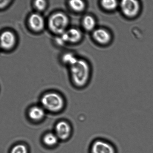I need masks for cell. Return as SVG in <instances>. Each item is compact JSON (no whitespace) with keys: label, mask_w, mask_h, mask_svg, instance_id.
<instances>
[{"label":"cell","mask_w":153,"mask_h":153,"mask_svg":"<svg viewBox=\"0 0 153 153\" xmlns=\"http://www.w3.org/2000/svg\"><path fill=\"white\" fill-rule=\"evenodd\" d=\"M73 82L79 88H84L88 85L90 78L89 65L84 60L77 59L70 66Z\"/></svg>","instance_id":"obj_1"},{"label":"cell","mask_w":153,"mask_h":153,"mask_svg":"<svg viewBox=\"0 0 153 153\" xmlns=\"http://www.w3.org/2000/svg\"><path fill=\"white\" fill-rule=\"evenodd\" d=\"M89 153H118L116 145L105 138H95L89 146Z\"/></svg>","instance_id":"obj_2"},{"label":"cell","mask_w":153,"mask_h":153,"mask_svg":"<svg viewBox=\"0 0 153 153\" xmlns=\"http://www.w3.org/2000/svg\"><path fill=\"white\" fill-rule=\"evenodd\" d=\"M69 22L68 16L65 13L60 12L55 13L49 19V29L54 33L61 35L67 30Z\"/></svg>","instance_id":"obj_3"},{"label":"cell","mask_w":153,"mask_h":153,"mask_svg":"<svg viewBox=\"0 0 153 153\" xmlns=\"http://www.w3.org/2000/svg\"><path fill=\"white\" fill-rule=\"evenodd\" d=\"M41 102L43 107L52 112L61 110L64 106V100L59 94L50 93L43 96Z\"/></svg>","instance_id":"obj_4"},{"label":"cell","mask_w":153,"mask_h":153,"mask_svg":"<svg viewBox=\"0 0 153 153\" xmlns=\"http://www.w3.org/2000/svg\"><path fill=\"white\" fill-rule=\"evenodd\" d=\"M121 8L123 13L129 17H134L138 13L140 6L137 1L124 0L121 1Z\"/></svg>","instance_id":"obj_5"},{"label":"cell","mask_w":153,"mask_h":153,"mask_svg":"<svg viewBox=\"0 0 153 153\" xmlns=\"http://www.w3.org/2000/svg\"><path fill=\"white\" fill-rule=\"evenodd\" d=\"M82 37V33L80 30L77 28H73L67 30L60 36V37L64 43L66 42H77L80 40Z\"/></svg>","instance_id":"obj_6"},{"label":"cell","mask_w":153,"mask_h":153,"mask_svg":"<svg viewBox=\"0 0 153 153\" xmlns=\"http://www.w3.org/2000/svg\"><path fill=\"white\" fill-rule=\"evenodd\" d=\"M30 28L33 30L40 31L45 27V20L43 16L38 13H33L30 16L28 21Z\"/></svg>","instance_id":"obj_7"},{"label":"cell","mask_w":153,"mask_h":153,"mask_svg":"<svg viewBox=\"0 0 153 153\" xmlns=\"http://www.w3.org/2000/svg\"><path fill=\"white\" fill-rule=\"evenodd\" d=\"M16 37L13 33L10 31H4L1 34V45L4 49L12 48L16 42Z\"/></svg>","instance_id":"obj_8"},{"label":"cell","mask_w":153,"mask_h":153,"mask_svg":"<svg viewBox=\"0 0 153 153\" xmlns=\"http://www.w3.org/2000/svg\"><path fill=\"white\" fill-rule=\"evenodd\" d=\"M56 134L58 138L65 140L68 138L71 132V128L69 125L65 121H61L56 124Z\"/></svg>","instance_id":"obj_9"},{"label":"cell","mask_w":153,"mask_h":153,"mask_svg":"<svg viewBox=\"0 0 153 153\" xmlns=\"http://www.w3.org/2000/svg\"><path fill=\"white\" fill-rule=\"evenodd\" d=\"M93 37L96 41L102 44H105L108 43L111 39L110 33L106 30L101 28L94 31Z\"/></svg>","instance_id":"obj_10"},{"label":"cell","mask_w":153,"mask_h":153,"mask_svg":"<svg viewBox=\"0 0 153 153\" xmlns=\"http://www.w3.org/2000/svg\"><path fill=\"white\" fill-rule=\"evenodd\" d=\"M28 115L31 119L35 121L40 120L44 117L45 111L42 107L34 106L30 109Z\"/></svg>","instance_id":"obj_11"},{"label":"cell","mask_w":153,"mask_h":153,"mask_svg":"<svg viewBox=\"0 0 153 153\" xmlns=\"http://www.w3.org/2000/svg\"><path fill=\"white\" fill-rule=\"evenodd\" d=\"M84 28L86 30L91 31L94 29L96 25L95 19L92 16H85L82 21Z\"/></svg>","instance_id":"obj_12"},{"label":"cell","mask_w":153,"mask_h":153,"mask_svg":"<svg viewBox=\"0 0 153 153\" xmlns=\"http://www.w3.org/2000/svg\"><path fill=\"white\" fill-rule=\"evenodd\" d=\"M69 5L72 10L77 12L82 11L85 7V3L83 1L80 0L70 1Z\"/></svg>","instance_id":"obj_13"},{"label":"cell","mask_w":153,"mask_h":153,"mask_svg":"<svg viewBox=\"0 0 153 153\" xmlns=\"http://www.w3.org/2000/svg\"><path fill=\"white\" fill-rule=\"evenodd\" d=\"M58 139L56 134L49 133L44 136L43 142L48 146H53L57 143Z\"/></svg>","instance_id":"obj_14"},{"label":"cell","mask_w":153,"mask_h":153,"mask_svg":"<svg viewBox=\"0 0 153 153\" xmlns=\"http://www.w3.org/2000/svg\"><path fill=\"white\" fill-rule=\"evenodd\" d=\"M101 5L106 10H111L116 8L117 2L114 0H104L101 1Z\"/></svg>","instance_id":"obj_15"},{"label":"cell","mask_w":153,"mask_h":153,"mask_svg":"<svg viewBox=\"0 0 153 153\" xmlns=\"http://www.w3.org/2000/svg\"><path fill=\"white\" fill-rule=\"evenodd\" d=\"M76 57L71 53H66L64 55L62 58L63 62L69 66L74 63L77 60Z\"/></svg>","instance_id":"obj_16"},{"label":"cell","mask_w":153,"mask_h":153,"mask_svg":"<svg viewBox=\"0 0 153 153\" xmlns=\"http://www.w3.org/2000/svg\"><path fill=\"white\" fill-rule=\"evenodd\" d=\"M10 153H28V150L25 145H18L13 148Z\"/></svg>","instance_id":"obj_17"},{"label":"cell","mask_w":153,"mask_h":153,"mask_svg":"<svg viewBox=\"0 0 153 153\" xmlns=\"http://www.w3.org/2000/svg\"><path fill=\"white\" fill-rule=\"evenodd\" d=\"M46 1L42 0H37L34 1V6L37 10L39 11H42L46 8Z\"/></svg>","instance_id":"obj_18"},{"label":"cell","mask_w":153,"mask_h":153,"mask_svg":"<svg viewBox=\"0 0 153 153\" xmlns=\"http://www.w3.org/2000/svg\"><path fill=\"white\" fill-rule=\"evenodd\" d=\"M10 1H0V6H1V8L3 9L6 6L8 5Z\"/></svg>","instance_id":"obj_19"}]
</instances>
